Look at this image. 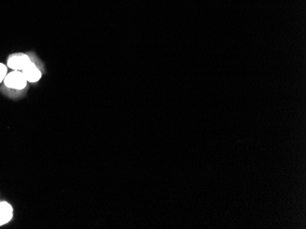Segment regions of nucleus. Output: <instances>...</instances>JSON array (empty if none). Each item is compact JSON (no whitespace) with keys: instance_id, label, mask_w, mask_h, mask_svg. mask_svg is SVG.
I'll return each instance as SVG.
<instances>
[{"instance_id":"3","label":"nucleus","mask_w":306,"mask_h":229,"mask_svg":"<svg viewBox=\"0 0 306 229\" xmlns=\"http://www.w3.org/2000/svg\"><path fill=\"white\" fill-rule=\"evenodd\" d=\"M23 73L24 77L29 83H35L38 82L39 80L42 79L43 77V72L40 70L39 66L36 64V62L31 60L30 62H28L27 65L25 66L23 70H21Z\"/></svg>"},{"instance_id":"1","label":"nucleus","mask_w":306,"mask_h":229,"mask_svg":"<svg viewBox=\"0 0 306 229\" xmlns=\"http://www.w3.org/2000/svg\"><path fill=\"white\" fill-rule=\"evenodd\" d=\"M3 82L7 89L14 91H21L26 89L28 85V81L21 70H13L8 73Z\"/></svg>"},{"instance_id":"5","label":"nucleus","mask_w":306,"mask_h":229,"mask_svg":"<svg viewBox=\"0 0 306 229\" xmlns=\"http://www.w3.org/2000/svg\"><path fill=\"white\" fill-rule=\"evenodd\" d=\"M7 74H8V66L0 62V84L4 81Z\"/></svg>"},{"instance_id":"2","label":"nucleus","mask_w":306,"mask_h":229,"mask_svg":"<svg viewBox=\"0 0 306 229\" xmlns=\"http://www.w3.org/2000/svg\"><path fill=\"white\" fill-rule=\"evenodd\" d=\"M31 57L26 53H14L11 54L7 61V66L13 70H22L24 67L31 61Z\"/></svg>"},{"instance_id":"4","label":"nucleus","mask_w":306,"mask_h":229,"mask_svg":"<svg viewBox=\"0 0 306 229\" xmlns=\"http://www.w3.org/2000/svg\"><path fill=\"white\" fill-rule=\"evenodd\" d=\"M13 207L7 201L0 202V226L8 224L13 217Z\"/></svg>"}]
</instances>
